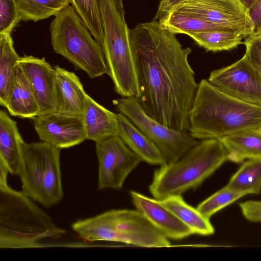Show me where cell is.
Here are the masks:
<instances>
[{"label":"cell","instance_id":"1","mask_svg":"<svg viewBox=\"0 0 261 261\" xmlns=\"http://www.w3.org/2000/svg\"><path fill=\"white\" fill-rule=\"evenodd\" d=\"M130 42L141 105L165 126L187 132L198 84L188 61L191 49L153 19L130 30Z\"/></svg>","mask_w":261,"mask_h":261},{"label":"cell","instance_id":"2","mask_svg":"<svg viewBox=\"0 0 261 261\" xmlns=\"http://www.w3.org/2000/svg\"><path fill=\"white\" fill-rule=\"evenodd\" d=\"M261 127V106L223 92L202 79L189 116L188 132L196 140L220 139L245 129Z\"/></svg>","mask_w":261,"mask_h":261},{"label":"cell","instance_id":"3","mask_svg":"<svg viewBox=\"0 0 261 261\" xmlns=\"http://www.w3.org/2000/svg\"><path fill=\"white\" fill-rule=\"evenodd\" d=\"M65 233L23 192L0 185L1 248L50 247Z\"/></svg>","mask_w":261,"mask_h":261},{"label":"cell","instance_id":"4","mask_svg":"<svg viewBox=\"0 0 261 261\" xmlns=\"http://www.w3.org/2000/svg\"><path fill=\"white\" fill-rule=\"evenodd\" d=\"M226 161V150L219 139L202 140L176 161L161 166L149 187L157 200L195 189Z\"/></svg>","mask_w":261,"mask_h":261},{"label":"cell","instance_id":"5","mask_svg":"<svg viewBox=\"0 0 261 261\" xmlns=\"http://www.w3.org/2000/svg\"><path fill=\"white\" fill-rule=\"evenodd\" d=\"M72 228L89 241L117 242L147 248L171 246L168 238L137 209L110 210L79 220Z\"/></svg>","mask_w":261,"mask_h":261},{"label":"cell","instance_id":"6","mask_svg":"<svg viewBox=\"0 0 261 261\" xmlns=\"http://www.w3.org/2000/svg\"><path fill=\"white\" fill-rule=\"evenodd\" d=\"M55 52L76 70L92 79L110 72L102 45L97 41L72 5L55 16L49 27Z\"/></svg>","mask_w":261,"mask_h":261},{"label":"cell","instance_id":"7","mask_svg":"<svg viewBox=\"0 0 261 261\" xmlns=\"http://www.w3.org/2000/svg\"><path fill=\"white\" fill-rule=\"evenodd\" d=\"M103 31L102 45L116 93L139 96V89L124 9L116 0H98Z\"/></svg>","mask_w":261,"mask_h":261},{"label":"cell","instance_id":"8","mask_svg":"<svg viewBox=\"0 0 261 261\" xmlns=\"http://www.w3.org/2000/svg\"><path fill=\"white\" fill-rule=\"evenodd\" d=\"M60 151L43 141L24 142L22 147L18 175L23 192L45 207L59 203L63 197Z\"/></svg>","mask_w":261,"mask_h":261},{"label":"cell","instance_id":"9","mask_svg":"<svg viewBox=\"0 0 261 261\" xmlns=\"http://www.w3.org/2000/svg\"><path fill=\"white\" fill-rule=\"evenodd\" d=\"M117 111L126 116L160 150L164 164L172 163L199 142L187 132L169 128L150 116L135 96L113 100Z\"/></svg>","mask_w":261,"mask_h":261},{"label":"cell","instance_id":"10","mask_svg":"<svg viewBox=\"0 0 261 261\" xmlns=\"http://www.w3.org/2000/svg\"><path fill=\"white\" fill-rule=\"evenodd\" d=\"M96 153L98 189H121L128 175L142 161L118 135L96 142Z\"/></svg>","mask_w":261,"mask_h":261},{"label":"cell","instance_id":"11","mask_svg":"<svg viewBox=\"0 0 261 261\" xmlns=\"http://www.w3.org/2000/svg\"><path fill=\"white\" fill-rule=\"evenodd\" d=\"M171 11L194 15L224 26L244 37L252 33L251 20L238 0H184Z\"/></svg>","mask_w":261,"mask_h":261},{"label":"cell","instance_id":"12","mask_svg":"<svg viewBox=\"0 0 261 261\" xmlns=\"http://www.w3.org/2000/svg\"><path fill=\"white\" fill-rule=\"evenodd\" d=\"M207 80L234 98L261 106V77L244 56L228 66L212 71Z\"/></svg>","mask_w":261,"mask_h":261},{"label":"cell","instance_id":"13","mask_svg":"<svg viewBox=\"0 0 261 261\" xmlns=\"http://www.w3.org/2000/svg\"><path fill=\"white\" fill-rule=\"evenodd\" d=\"M33 119L39 139L60 149L79 145L87 139L82 117L53 112Z\"/></svg>","mask_w":261,"mask_h":261},{"label":"cell","instance_id":"14","mask_svg":"<svg viewBox=\"0 0 261 261\" xmlns=\"http://www.w3.org/2000/svg\"><path fill=\"white\" fill-rule=\"evenodd\" d=\"M17 63L24 74L38 105V115L55 112L54 67L44 58L32 56L20 57Z\"/></svg>","mask_w":261,"mask_h":261},{"label":"cell","instance_id":"15","mask_svg":"<svg viewBox=\"0 0 261 261\" xmlns=\"http://www.w3.org/2000/svg\"><path fill=\"white\" fill-rule=\"evenodd\" d=\"M133 203L150 222L168 239L181 240L194 234L192 230L159 200L130 191Z\"/></svg>","mask_w":261,"mask_h":261},{"label":"cell","instance_id":"16","mask_svg":"<svg viewBox=\"0 0 261 261\" xmlns=\"http://www.w3.org/2000/svg\"><path fill=\"white\" fill-rule=\"evenodd\" d=\"M54 69L55 112L82 117L87 93L79 78L58 65Z\"/></svg>","mask_w":261,"mask_h":261},{"label":"cell","instance_id":"17","mask_svg":"<svg viewBox=\"0 0 261 261\" xmlns=\"http://www.w3.org/2000/svg\"><path fill=\"white\" fill-rule=\"evenodd\" d=\"M87 140L97 142L118 135V117L87 94L82 116Z\"/></svg>","mask_w":261,"mask_h":261},{"label":"cell","instance_id":"18","mask_svg":"<svg viewBox=\"0 0 261 261\" xmlns=\"http://www.w3.org/2000/svg\"><path fill=\"white\" fill-rule=\"evenodd\" d=\"M118 135L142 160L154 165H163V156L157 146L126 116L118 114Z\"/></svg>","mask_w":261,"mask_h":261},{"label":"cell","instance_id":"19","mask_svg":"<svg viewBox=\"0 0 261 261\" xmlns=\"http://www.w3.org/2000/svg\"><path fill=\"white\" fill-rule=\"evenodd\" d=\"M24 143L18 129L17 123L5 110L0 111V160L7 166L9 173H19Z\"/></svg>","mask_w":261,"mask_h":261},{"label":"cell","instance_id":"20","mask_svg":"<svg viewBox=\"0 0 261 261\" xmlns=\"http://www.w3.org/2000/svg\"><path fill=\"white\" fill-rule=\"evenodd\" d=\"M226 152L227 161L239 164L261 159V128L245 129L219 139Z\"/></svg>","mask_w":261,"mask_h":261},{"label":"cell","instance_id":"21","mask_svg":"<svg viewBox=\"0 0 261 261\" xmlns=\"http://www.w3.org/2000/svg\"><path fill=\"white\" fill-rule=\"evenodd\" d=\"M5 108L13 116L34 119L39 110L28 82L17 63Z\"/></svg>","mask_w":261,"mask_h":261},{"label":"cell","instance_id":"22","mask_svg":"<svg viewBox=\"0 0 261 261\" xmlns=\"http://www.w3.org/2000/svg\"><path fill=\"white\" fill-rule=\"evenodd\" d=\"M159 200L188 226L194 234L206 236L215 232L210 219L203 215L197 208L186 203L181 195L170 196Z\"/></svg>","mask_w":261,"mask_h":261},{"label":"cell","instance_id":"23","mask_svg":"<svg viewBox=\"0 0 261 261\" xmlns=\"http://www.w3.org/2000/svg\"><path fill=\"white\" fill-rule=\"evenodd\" d=\"M159 21L165 28L174 34L189 35L217 30L233 31L200 17L173 11H170Z\"/></svg>","mask_w":261,"mask_h":261},{"label":"cell","instance_id":"24","mask_svg":"<svg viewBox=\"0 0 261 261\" xmlns=\"http://www.w3.org/2000/svg\"><path fill=\"white\" fill-rule=\"evenodd\" d=\"M20 58L14 48L11 34H0V104L2 106H6Z\"/></svg>","mask_w":261,"mask_h":261},{"label":"cell","instance_id":"25","mask_svg":"<svg viewBox=\"0 0 261 261\" xmlns=\"http://www.w3.org/2000/svg\"><path fill=\"white\" fill-rule=\"evenodd\" d=\"M227 185L246 195L260 193L261 159H250L243 162Z\"/></svg>","mask_w":261,"mask_h":261},{"label":"cell","instance_id":"26","mask_svg":"<svg viewBox=\"0 0 261 261\" xmlns=\"http://www.w3.org/2000/svg\"><path fill=\"white\" fill-rule=\"evenodd\" d=\"M21 20L37 22L55 16L70 4V0H15Z\"/></svg>","mask_w":261,"mask_h":261},{"label":"cell","instance_id":"27","mask_svg":"<svg viewBox=\"0 0 261 261\" xmlns=\"http://www.w3.org/2000/svg\"><path fill=\"white\" fill-rule=\"evenodd\" d=\"M200 46L214 52L229 50L243 43L242 35L232 30H217L188 35Z\"/></svg>","mask_w":261,"mask_h":261},{"label":"cell","instance_id":"28","mask_svg":"<svg viewBox=\"0 0 261 261\" xmlns=\"http://www.w3.org/2000/svg\"><path fill=\"white\" fill-rule=\"evenodd\" d=\"M76 12L101 45L103 31L98 0H70Z\"/></svg>","mask_w":261,"mask_h":261},{"label":"cell","instance_id":"29","mask_svg":"<svg viewBox=\"0 0 261 261\" xmlns=\"http://www.w3.org/2000/svg\"><path fill=\"white\" fill-rule=\"evenodd\" d=\"M246 196L244 193L230 188L227 185L198 204L197 210L210 219L214 214Z\"/></svg>","mask_w":261,"mask_h":261},{"label":"cell","instance_id":"30","mask_svg":"<svg viewBox=\"0 0 261 261\" xmlns=\"http://www.w3.org/2000/svg\"><path fill=\"white\" fill-rule=\"evenodd\" d=\"M20 21L15 0H0V34H11Z\"/></svg>","mask_w":261,"mask_h":261},{"label":"cell","instance_id":"31","mask_svg":"<svg viewBox=\"0 0 261 261\" xmlns=\"http://www.w3.org/2000/svg\"><path fill=\"white\" fill-rule=\"evenodd\" d=\"M243 43L246 46L244 56L261 77V35L248 36Z\"/></svg>","mask_w":261,"mask_h":261},{"label":"cell","instance_id":"32","mask_svg":"<svg viewBox=\"0 0 261 261\" xmlns=\"http://www.w3.org/2000/svg\"><path fill=\"white\" fill-rule=\"evenodd\" d=\"M244 218L252 222H261V201L249 200L239 204Z\"/></svg>","mask_w":261,"mask_h":261},{"label":"cell","instance_id":"33","mask_svg":"<svg viewBox=\"0 0 261 261\" xmlns=\"http://www.w3.org/2000/svg\"><path fill=\"white\" fill-rule=\"evenodd\" d=\"M247 13L253 24L250 36L261 35V0H255Z\"/></svg>","mask_w":261,"mask_h":261},{"label":"cell","instance_id":"34","mask_svg":"<svg viewBox=\"0 0 261 261\" xmlns=\"http://www.w3.org/2000/svg\"><path fill=\"white\" fill-rule=\"evenodd\" d=\"M183 1L184 0H160L153 20L159 21Z\"/></svg>","mask_w":261,"mask_h":261},{"label":"cell","instance_id":"35","mask_svg":"<svg viewBox=\"0 0 261 261\" xmlns=\"http://www.w3.org/2000/svg\"><path fill=\"white\" fill-rule=\"evenodd\" d=\"M9 169L6 164L0 160V185L8 184L7 176Z\"/></svg>","mask_w":261,"mask_h":261},{"label":"cell","instance_id":"36","mask_svg":"<svg viewBox=\"0 0 261 261\" xmlns=\"http://www.w3.org/2000/svg\"><path fill=\"white\" fill-rule=\"evenodd\" d=\"M242 6L247 10L251 7L255 0H238Z\"/></svg>","mask_w":261,"mask_h":261},{"label":"cell","instance_id":"37","mask_svg":"<svg viewBox=\"0 0 261 261\" xmlns=\"http://www.w3.org/2000/svg\"><path fill=\"white\" fill-rule=\"evenodd\" d=\"M116 1L120 8L124 9L122 0H116Z\"/></svg>","mask_w":261,"mask_h":261},{"label":"cell","instance_id":"38","mask_svg":"<svg viewBox=\"0 0 261 261\" xmlns=\"http://www.w3.org/2000/svg\"><path fill=\"white\" fill-rule=\"evenodd\" d=\"M260 128H261V127H260Z\"/></svg>","mask_w":261,"mask_h":261}]
</instances>
